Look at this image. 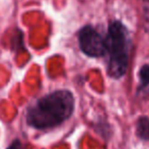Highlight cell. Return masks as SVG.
<instances>
[{
	"mask_svg": "<svg viewBox=\"0 0 149 149\" xmlns=\"http://www.w3.org/2000/svg\"><path fill=\"white\" fill-rule=\"evenodd\" d=\"M142 1H143L144 3H145L144 5H149V0H142Z\"/></svg>",
	"mask_w": 149,
	"mask_h": 149,
	"instance_id": "7",
	"label": "cell"
},
{
	"mask_svg": "<svg viewBox=\"0 0 149 149\" xmlns=\"http://www.w3.org/2000/svg\"><path fill=\"white\" fill-rule=\"evenodd\" d=\"M137 95L145 96L149 94V64H144L138 71Z\"/></svg>",
	"mask_w": 149,
	"mask_h": 149,
	"instance_id": "4",
	"label": "cell"
},
{
	"mask_svg": "<svg viewBox=\"0 0 149 149\" xmlns=\"http://www.w3.org/2000/svg\"><path fill=\"white\" fill-rule=\"evenodd\" d=\"M104 43L108 76L114 80L122 79L127 73L133 45L129 29L121 20H112L108 26Z\"/></svg>",
	"mask_w": 149,
	"mask_h": 149,
	"instance_id": "2",
	"label": "cell"
},
{
	"mask_svg": "<svg viewBox=\"0 0 149 149\" xmlns=\"http://www.w3.org/2000/svg\"><path fill=\"white\" fill-rule=\"evenodd\" d=\"M78 45L80 50L92 58L106 56L104 37L91 25H85L78 32Z\"/></svg>",
	"mask_w": 149,
	"mask_h": 149,
	"instance_id": "3",
	"label": "cell"
},
{
	"mask_svg": "<svg viewBox=\"0 0 149 149\" xmlns=\"http://www.w3.org/2000/svg\"><path fill=\"white\" fill-rule=\"evenodd\" d=\"M75 99L72 92L56 90L43 96L26 110V123L38 130L52 129L63 124L72 115Z\"/></svg>",
	"mask_w": 149,
	"mask_h": 149,
	"instance_id": "1",
	"label": "cell"
},
{
	"mask_svg": "<svg viewBox=\"0 0 149 149\" xmlns=\"http://www.w3.org/2000/svg\"><path fill=\"white\" fill-rule=\"evenodd\" d=\"M136 134L141 140L149 141V117L142 115L136 123Z\"/></svg>",
	"mask_w": 149,
	"mask_h": 149,
	"instance_id": "5",
	"label": "cell"
},
{
	"mask_svg": "<svg viewBox=\"0 0 149 149\" xmlns=\"http://www.w3.org/2000/svg\"><path fill=\"white\" fill-rule=\"evenodd\" d=\"M7 149H26V148H24V146L22 145V143L19 141V140L16 139V140H14V141L12 142L9 146H8Z\"/></svg>",
	"mask_w": 149,
	"mask_h": 149,
	"instance_id": "6",
	"label": "cell"
}]
</instances>
